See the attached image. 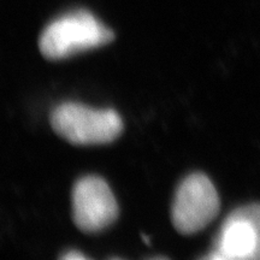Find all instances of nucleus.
<instances>
[{
  "mask_svg": "<svg viewBox=\"0 0 260 260\" xmlns=\"http://www.w3.org/2000/svg\"><path fill=\"white\" fill-rule=\"evenodd\" d=\"M113 32L88 11H74L52 21L39 39L46 59L59 60L110 44Z\"/></svg>",
  "mask_w": 260,
  "mask_h": 260,
  "instance_id": "1",
  "label": "nucleus"
},
{
  "mask_svg": "<svg viewBox=\"0 0 260 260\" xmlns=\"http://www.w3.org/2000/svg\"><path fill=\"white\" fill-rule=\"evenodd\" d=\"M51 125L73 145H104L118 138L123 122L115 110H94L77 103H63L53 110Z\"/></svg>",
  "mask_w": 260,
  "mask_h": 260,
  "instance_id": "2",
  "label": "nucleus"
},
{
  "mask_svg": "<svg viewBox=\"0 0 260 260\" xmlns=\"http://www.w3.org/2000/svg\"><path fill=\"white\" fill-rule=\"evenodd\" d=\"M219 212V197L205 174L195 172L178 186L171 207V220L180 234L200 232Z\"/></svg>",
  "mask_w": 260,
  "mask_h": 260,
  "instance_id": "3",
  "label": "nucleus"
},
{
  "mask_svg": "<svg viewBox=\"0 0 260 260\" xmlns=\"http://www.w3.org/2000/svg\"><path fill=\"white\" fill-rule=\"evenodd\" d=\"M206 259L260 260V204L234 210L220 226Z\"/></svg>",
  "mask_w": 260,
  "mask_h": 260,
  "instance_id": "4",
  "label": "nucleus"
},
{
  "mask_svg": "<svg viewBox=\"0 0 260 260\" xmlns=\"http://www.w3.org/2000/svg\"><path fill=\"white\" fill-rule=\"evenodd\" d=\"M71 206L75 225L83 233L102 232L118 216L112 190L98 176H84L76 181L71 191Z\"/></svg>",
  "mask_w": 260,
  "mask_h": 260,
  "instance_id": "5",
  "label": "nucleus"
},
{
  "mask_svg": "<svg viewBox=\"0 0 260 260\" xmlns=\"http://www.w3.org/2000/svg\"><path fill=\"white\" fill-rule=\"evenodd\" d=\"M61 259H65V260H80V259H86V256L83 254H81L79 252H75V251H71L70 253H67V254H64L61 256Z\"/></svg>",
  "mask_w": 260,
  "mask_h": 260,
  "instance_id": "6",
  "label": "nucleus"
},
{
  "mask_svg": "<svg viewBox=\"0 0 260 260\" xmlns=\"http://www.w3.org/2000/svg\"><path fill=\"white\" fill-rule=\"evenodd\" d=\"M141 237L142 240H144V242L146 243V245H149V239L146 235H144V234H141Z\"/></svg>",
  "mask_w": 260,
  "mask_h": 260,
  "instance_id": "7",
  "label": "nucleus"
}]
</instances>
